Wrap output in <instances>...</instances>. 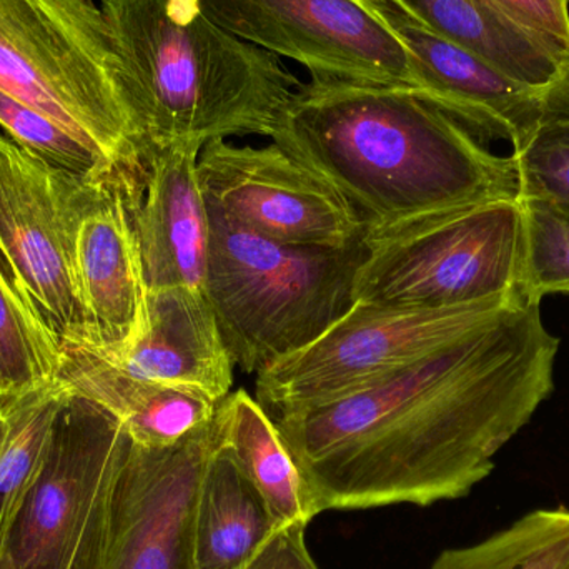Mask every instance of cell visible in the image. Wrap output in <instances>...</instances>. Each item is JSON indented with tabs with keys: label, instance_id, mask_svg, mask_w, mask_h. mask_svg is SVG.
I'll return each mask as SVG.
<instances>
[{
	"label": "cell",
	"instance_id": "29",
	"mask_svg": "<svg viewBox=\"0 0 569 569\" xmlns=\"http://www.w3.org/2000/svg\"><path fill=\"white\" fill-rule=\"evenodd\" d=\"M550 89L553 90L555 93H558V96L567 99L569 102V57L567 62H565L563 72H561L560 79H558Z\"/></svg>",
	"mask_w": 569,
	"mask_h": 569
},
{
	"label": "cell",
	"instance_id": "8",
	"mask_svg": "<svg viewBox=\"0 0 569 569\" xmlns=\"http://www.w3.org/2000/svg\"><path fill=\"white\" fill-rule=\"evenodd\" d=\"M525 301L405 307L355 301L313 343L257 375L270 417L317 407L370 387Z\"/></svg>",
	"mask_w": 569,
	"mask_h": 569
},
{
	"label": "cell",
	"instance_id": "1",
	"mask_svg": "<svg viewBox=\"0 0 569 569\" xmlns=\"http://www.w3.org/2000/svg\"><path fill=\"white\" fill-rule=\"evenodd\" d=\"M540 301L370 387L273 417L315 513L467 497L553 390Z\"/></svg>",
	"mask_w": 569,
	"mask_h": 569
},
{
	"label": "cell",
	"instance_id": "5",
	"mask_svg": "<svg viewBox=\"0 0 569 569\" xmlns=\"http://www.w3.org/2000/svg\"><path fill=\"white\" fill-rule=\"evenodd\" d=\"M209 213L203 293L240 370L259 375L308 347L355 303L365 240L343 249L288 246L233 226L210 206Z\"/></svg>",
	"mask_w": 569,
	"mask_h": 569
},
{
	"label": "cell",
	"instance_id": "25",
	"mask_svg": "<svg viewBox=\"0 0 569 569\" xmlns=\"http://www.w3.org/2000/svg\"><path fill=\"white\" fill-rule=\"evenodd\" d=\"M0 126L9 132L13 142L19 143L37 159L87 182L107 179L116 173L127 176L126 172L117 169L97 147L90 146L89 142L73 136L49 117L2 92H0Z\"/></svg>",
	"mask_w": 569,
	"mask_h": 569
},
{
	"label": "cell",
	"instance_id": "4",
	"mask_svg": "<svg viewBox=\"0 0 569 569\" xmlns=\"http://www.w3.org/2000/svg\"><path fill=\"white\" fill-rule=\"evenodd\" d=\"M0 92L146 176L122 63L92 0H0Z\"/></svg>",
	"mask_w": 569,
	"mask_h": 569
},
{
	"label": "cell",
	"instance_id": "30",
	"mask_svg": "<svg viewBox=\"0 0 569 569\" xmlns=\"http://www.w3.org/2000/svg\"><path fill=\"white\" fill-rule=\"evenodd\" d=\"M0 569H10L7 565L6 558H0Z\"/></svg>",
	"mask_w": 569,
	"mask_h": 569
},
{
	"label": "cell",
	"instance_id": "23",
	"mask_svg": "<svg viewBox=\"0 0 569 569\" xmlns=\"http://www.w3.org/2000/svg\"><path fill=\"white\" fill-rule=\"evenodd\" d=\"M63 353L0 259V400L59 377Z\"/></svg>",
	"mask_w": 569,
	"mask_h": 569
},
{
	"label": "cell",
	"instance_id": "27",
	"mask_svg": "<svg viewBox=\"0 0 569 569\" xmlns=\"http://www.w3.org/2000/svg\"><path fill=\"white\" fill-rule=\"evenodd\" d=\"M508 19L569 57V0H488Z\"/></svg>",
	"mask_w": 569,
	"mask_h": 569
},
{
	"label": "cell",
	"instance_id": "13",
	"mask_svg": "<svg viewBox=\"0 0 569 569\" xmlns=\"http://www.w3.org/2000/svg\"><path fill=\"white\" fill-rule=\"evenodd\" d=\"M403 43L413 69V90L463 123L477 137L508 140L521 152L537 132L547 90L511 79L483 57L418 22L390 0H363Z\"/></svg>",
	"mask_w": 569,
	"mask_h": 569
},
{
	"label": "cell",
	"instance_id": "17",
	"mask_svg": "<svg viewBox=\"0 0 569 569\" xmlns=\"http://www.w3.org/2000/svg\"><path fill=\"white\" fill-rule=\"evenodd\" d=\"M62 353L59 377L70 393L110 411L140 447H173L216 417L212 401L132 377L92 348L70 345Z\"/></svg>",
	"mask_w": 569,
	"mask_h": 569
},
{
	"label": "cell",
	"instance_id": "10",
	"mask_svg": "<svg viewBox=\"0 0 569 569\" xmlns=\"http://www.w3.org/2000/svg\"><path fill=\"white\" fill-rule=\"evenodd\" d=\"M207 203L240 229L288 246L343 249L363 242L357 209L282 147L212 140L199 156Z\"/></svg>",
	"mask_w": 569,
	"mask_h": 569
},
{
	"label": "cell",
	"instance_id": "18",
	"mask_svg": "<svg viewBox=\"0 0 569 569\" xmlns=\"http://www.w3.org/2000/svg\"><path fill=\"white\" fill-rule=\"evenodd\" d=\"M216 447L256 488L277 528H307L317 518L303 478L269 411L246 390L227 395L213 417Z\"/></svg>",
	"mask_w": 569,
	"mask_h": 569
},
{
	"label": "cell",
	"instance_id": "2",
	"mask_svg": "<svg viewBox=\"0 0 569 569\" xmlns=\"http://www.w3.org/2000/svg\"><path fill=\"white\" fill-rule=\"evenodd\" d=\"M333 186L370 230L477 203L521 200L513 156H497L413 89L301 83L272 137Z\"/></svg>",
	"mask_w": 569,
	"mask_h": 569
},
{
	"label": "cell",
	"instance_id": "19",
	"mask_svg": "<svg viewBox=\"0 0 569 569\" xmlns=\"http://www.w3.org/2000/svg\"><path fill=\"white\" fill-rule=\"evenodd\" d=\"M395 7L451 42L483 57L511 79L548 90L567 57L508 19L488 0H390Z\"/></svg>",
	"mask_w": 569,
	"mask_h": 569
},
{
	"label": "cell",
	"instance_id": "28",
	"mask_svg": "<svg viewBox=\"0 0 569 569\" xmlns=\"http://www.w3.org/2000/svg\"><path fill=\"white\" fill-rule=\"evenodd\" d=\"M305 530L290 527L277 531L246 569H320L308 551Z\"/></svg>",
	"mask_w": 569,
	"mask_h": 569
},
{
	"label": "cell",
	"instance_id": "22",
	"mask_svg": "<svg viewBox=\"0 0 569 569\" xmlns=\"http://www.w3.org/2000/svg\"><path fill=\"white\" fill-rule=\"evenodd\" d=\"M430 569H569V510H537L493 537L443 551Z\"/></svg>",
	"mask_w": 569,
	"mask_h": 569
},
{
	"label": "cell",
	"instance_id": "21",
	"mask_svg": "<svg viewBox=\"0 0 569 569\" xmlns=\"http://www.w3.org/2000/svg\"><path fill=\"white\" fill-rule=\"evenodd\" d=\"M70 390L62 378L0 400V558L32 493Z\"/></svg>",
	"mask_w": 569,
	"mask_h": 569
},
{
	"label": "cell",
	"instance_id": "6",
	"mask_svg": "<svg viewBox=\"0 0 569 569\" xmlns=\"http://www.w3.org/2000/svg\"><path fill=\"white\" fill-rule=\"evenodd\" d=\"M355 301L457 307L537 300L528 283L523 200L477 203L365 237Z\"/></svg>",
	"mask_w": 569,
	"mask_h": 569
},
{
	"label": "cell",
	"instance_id": "20",
	"mask_svg": "<svg viewBox=\"0 0 569 569\" xmlns=\"http://www.w3.org/2000/svg\"><path fill=\"white\" fill-rule=\"evenodd\" d=\"M277 531L256 488L213 440L197 501V569H246Z\"/></svg>",
	"mask_w": 569,
	"mask_h": 569
},
{
	"label": "cell",
	"instance_id": "7",
	"mask_svg": "<svg viewBox=\"0 0 569 569\" xmlns=\"http://www.w3.org/2000/svg\"><path fill=\"white\" fill-rule=\"evenodd\" d=\"M126 427L70 393L42 473L7 545L10 569H103L117 480L129 455Z\"/></svg>",
	"mask_w": 569,
	"mask_h": 569
},
{
	"label": "cell",
	"instance_id": "11",
	"mask_svg": "<svg viewBox=\"0 0 569 569\" xmlns=\"http://www.w3.org/2000/svg\"><path fill=\"white\" fill-rule=\"evenodd\" d=\"M232 36L310 70L315 80L413 89L403 43L363 0H199Z\"/></svg>",
	"mask_w": 569,
	"mask_h": 569
},
{
	"label": "cell",
	"instance_id": "26",
	"mask_svg": "<svg viewBox=\"0 0 569 569\" xmlns=\"http://www.w3.org/2000/svg\"><path fill=\"white\" fill-rule=\"evenodd\" d=\"M523 203L531 293L540 301L548 293H569L568 220L537 203Z\"/></svg>",
	"mask_w": 569,
	"mask_h": 569
},
{
	"label": "cell",
	"instance_id": "14",
	"mask_svg": "<svg viewBox=\"0 0 569 569\" xmlns=\"http://www.w3.org/2000/svg\"><path fill=\"white\" fill-rule=\"evenodd\" d=\"M140 182L116 173L100 180L80 220L77 282L89 348L117 357L146 335L149 287L133 223Z\"/></svg>",
	"mask_w": 569,
	"mask_h": 569
},
{
	"label": "cell",
	"instance_id": "3",
	"mask_svg": "<svg viewBox=\"0 0 569 569\" xmlns=\"http://www.w3.org/2000/svg\"><path fill=\"white\" fill-rule=\"evenodd\" d=\"M143 147L272 137L300 80L199 0H102Z\"/></svg>",
	"mask_w": 569,
	"mask_h": 569
},
{
	"label": "cell",
	"instance_id": "9",
	"mask_svg": "<svg viewBox=\"0 0 569 569\" xmlns=\"http://www.w3.org/2000/svg\"><path fill=\"white\" fill-rule=\"evenodd\" d=\"M99 182L53 169L0 137V259L60 348L89 347L76 243Z\"/></svg>",
	"mask_w": 569,
	"mask_h": 569
},
{
	"label": "cell",
	"instance_id": "15",
	"mask_svg": "<svg viewBox=\"0 0 569 569\" xmlns=\"http://www.w3.org/2000/svg\"><path fill=\"white\" fill-rule=\"evenodd\" d=\"M202 149L196 143H176L147 150L133 223L149 290H203L210 213L197 170Z\"/></svg>",
	"mask_w": 569,
	"mask_h": 569
},
{
	"label": "cell",
	"instance_id": "16",
	"mask_svg": "<svg viewBox=\"0 0 569 569\" xmlns=\"http://www.w3.org/2000/svg\"><path fill=\"white\" fill-rule=\"evenodd\" d=\"M106 358L140 380L216 405L230 393L233 383L236 365L216 313L203 290L196 288L149 290L146 335L129 350Z\"/></svg>",
	"mask_w": 569,
	"mask_h": 569
},
{
	"label": "cell",
	"instance_id": "24",
	"mask_svg": "<svg viewBox=\"0 0 569 569\" xmlns=\"http://www.w3.org/2000/svg\"><path fill=\"white\" fill-rule=\"evenodd\" d=\"M520 176L521 200L569 222V102L547 90L543 119L528 146L511 153Z\"/></svg>",
	"mask_w": 569,
	"mask_h": 569
},
{
	"label": "cell",
	"instance_id": "12",
	"mask_svg": "<svg viewBox=\"0 0 569 569\" xmlns=\"http://www.w3.org/2000/svg\"><path fill=\"white\" fill-rule=\"evenodd\" d=\"M212 450L213 420L173 447L130 445L103 569H197V501Z\"/></svg>",
	"mask_w": 569,
	"mask_h": 569
}]
</instances>
